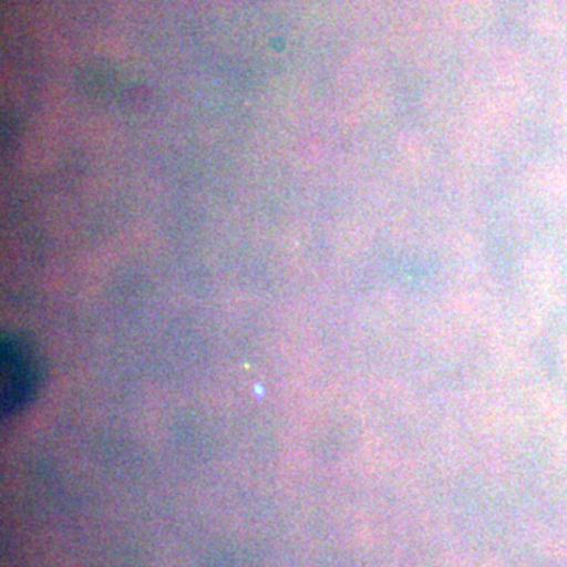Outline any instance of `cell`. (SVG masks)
<instances>
[{
    "mask_svg": "<svg viewBox=\"0 0 567 567\" xmlns=\"http://www.w3.org/2000/svg\"><path fill=\"white\" fill-rule=\"evenodd\" d=\"M2 364V415L21 412L39 393L43 380L41 358L32 342L21 336L9 334L0 349Z\"/></svg>",
    "mask_w": 567,
    "mask_h": 567,
    "instance_id": "6da1fadb",
    "label": "cell"
}]
</instances>
